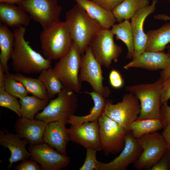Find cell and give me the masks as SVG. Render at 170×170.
Wrapping results in <instances>:
<instances>
[{
  "label": "cell",
  "instance_id": "obj_42",
  "mask_svg": "<svg viewBox=\"0 0 170 170\" xmlns=\"http://www.w3.org/2000/svg\"><path fill=\"white\" fill-rule=\"evenodd\" d=\"M168 53L170 55V48H168ZM170 77V64L165 69L163 70L160 73V78L163 81Z\"/></svg>",
  "mask_w": 170,
  "mask_h": 170
},
{
  "label": "cell",
  "instance_id": "obj_7",
  "mask_svg": "<svg viewBox=\"0 0 170 170\" xmlns=\"http://www.w3.org/2000/svg\"><path fill=\"white\" fill-rule=\"evenodd\" d=\"M136 139L142 149L139 158L133 164L137 170H149L169 149L162 134L156 132Z\"/></svg>",
  "mask_w": 170,
  "mask_h": 170
},
{
  "label": "cell",
  "instance_id": "obj_10",
  "mask_svg": "<svg viewBox=\"0 0 170 170\" xmlns=\"http://www.w3.org/2000/svg\"><path fill=\"white\" fill-rule=\"evenodd\" d=\"M98 122L102 151L105 155L108 156L122 151L128 131L104 114Z\"/></svg>",
  "mask_w": 170,
  "mask_h": 170
},
{
  "label": "cell",
  "instance_id": "obj_28",
  "mask_svg": "<svg viewBox=\"0 0 170 170\" xmlns=\"http://www.w3.org/2000/svg\"><path fill=\"white\" fill-rule=\"evenodd\" d=\"M49 100L42 99L35 96L26 95L20 99L21 117L34 119L39 111L42 110Z\"/></svg>",
  "mask_w": 170,
  "mask_h": 170
},
{
  "label": "cell",
  "instance_id": "obj_47",
  "mask_svg": "<svg viewBox=\"0 0 170 170\" xmlns=\"http://www.w3.org/2000/svg\"><path fill=\"white\" fill-rule=\"evenodd\" d=\"M169 2L170 6V0H167Z\"/></svg>",
  "mask_w": 170,
  "mask_h": 170
},
{
  "label": "cell",
  "instance_id": "obj_27",
  "mask_svg": "<svg viewBox=\"0 0 170 170\" xmlns=\"http://www.w3.org/2000/svg\"><path fill=\"white\" fill-rule=\"evenodd\" d=\"M149 0H124L112 11L116 21L129 20L140 9L149 5Z\"/></svg>",
  "mask_w": 170,
  "mask_h": 170
},
{
  "label": "cell",
  "instance_id": "obj_9",
  "mask_svg": "<svg viewBox=\"0 0 170 170\" xmlns=\"http://www.w3.org/2000/svg\"><path fill=\"white\" fill-rule=\"evenodd\" d=\"M111 29L102 28L91 41L88 47L96 60L102 66L110 67L112 61L116 62L122 51L116 44Z\"/></svg>",
  "mask_w": 170,
  "mask_h": 170
},
{
  "label": "cell",
  "instance_id": "obj_41",
  "mask_svg": "<svg viewBox=\"0 0 170 170\" xmlns=\"http://www.w3.org/2000/svg\"><path fill=\"white\" fill-rule=\"evenodd\" d=\"M162 135L166 142L169 149L170 150V120L164 127Z\"/></svg>",
  "mask_w": 170,
  "mask_h": 170
},
{
  "label": "cell",
  "instance_id": "obj_5",
  "mask_svg": "<svg viewBox=\"0 0 170 170\" xmlns=\"http://www.w3.org/2000/svg\"><path fill=\"white\" fill-rule=\"evenodd\" d=\"M75 93L64 87L57 97L50 100L45 107L37 114L34 119L48 123L60 121L67 122L74 115L78 107V98Z\"/></svg>",
  "mask_w": 170,
  "mask_h": 170
},
{
  "label": "cell",
  "instance_id": "obj_34",
  "mask_svg": "<svg viewBox=\"0 0 170 170\" xmlns=\"http://www.w3.org/2000/svg\"><path fill=\"white\" fill-rule=\"evenodd\" d=\"M86 158L84 162L79 170H99L100 162L96 159L97 150L86 149Z\"/></svg>",
  "mask_w": 170,
  "mask_h": 170
},
{
  "label": "cell",
  "instance_id": "obj_38",
  "mask_svg": "<svg viewBox=\"0 0 170 170\" xmlns=\"http://www.w3.org/2000/svg\"><path fill=\"white\" fill-rule=\"evenodd\" d=\"M105 9L112 12L124 0H92Z\"/></svg>",
  "mask_w": 170,
  "mask_h": 170
},
{
  "label": "cell",
  "instance_id": "obj_12",
  "mask_svg": "<svg viewBox=\"0 0 170 170\" xmlns=\"http://www.w3.org/2000/svg\"><path fill=\"white\" fill-rule=\"evenodd\" d=\"M82 55L79 81L88 82L94 91L105 99L109 98L111 91L107 87L103 85L102 66L95 58L88 47Z\"/></svg>",
  "mask_w": 170,
  "mask_h": 170
},
{
  "label": "cell",
  "instance_id": "obj_36",
  "mask_svg": "<svg viewBox=\"0 0 170 170\" xmlns=\"http://www.w3.org/2000/svg\"><path fill=\"white\" fill-rule=\"evenodd\" d=\"M110 85L113 88H119L123 87L124 81L120 73L116 70H112L109 75Z\"/></svg>",
  "mask_w": 170,
  "mask_h": 170
},
{
  "label": "cell",
  "instance_id": "obj_46",
  "mask_svg": "<svg viewBox=\"0 0 170 170\" xmlns=\"http://www.w3.org/2000/svg\"><path fill=\"white\" fill-rule=\"evenodd\" d=\"M169 44V45H168V46H167V47H166V48H167L168 49L170 48V43Z\"/></svg>",
  "mask_w": 170,
  "mask_h": 170
},
{
  "label": "cell",
  "instance_id": "obj_23",
  "mask_svg": "<svg viewBox=\"0 0 170 170\" xmlns=\"http://www.w3.org/2000/svg\"><path fill=\"white\" fill-rule=\"evenodd\" d=\"M89 95L94 103L89 114L84 116H77L74 115L67 121V123L71 125H78L86 122L97 121L104 114L106 99L95 92L86 91L83 93Z\"/></svg>",
  "mask_w": 170,
  "mask_h": 170
},
{
  "label": "cell",
  "instance_id": "obj_16",
  "mask_svg": "<svg viewBox=\"0 0 170 170\" xmlns=\"http://www.w3.org/2000/svg\"><path fill=\"white\" fill-rule=\"evenodd\" d=\"M158 0H152L150 5L146 6L138 10L130 19L134 43V53L132 59L145 51L147 35L144 30V25L146 17L156 9Z\"/></svg>",
  "mask_w": 170,
  "mask_h": 170
},
{
  "label": "cell",
  "instance_id": "obj_8",
  "mask_svg": "<svg viewBox=\"0 0 170 170\" xmlns=\"http://www.w3.org/2000/svg\"><path fill=\"white\" fill-rule=\"evenodd\" d=\"M140 106L138 99L131 93L124 94L122 101L116 104L106 99L104 114L115 121L127 131L140 113Z\"/></svg>",
  "mask_w": 170,
  "mask_h": 170
},
{
  "label": "cell",
  "instance_id": "obj_4",
  "mask_svg": "<svg viewBox=\"0 0 170 170\" xmlns=\"http://www.w3.org/2000/svg\"><path fill=\"white\" fill-rule=\"evenodd\" d=\"M163 81L159 78L155 82L128 86L126 90L134 95L139 101L140 110L138 119H160L162 103L161 93Z\"/></svg>",
  "mask_w": 170,
  "mask_h": 170
},
{
  "label": "cell",
  "instance_id": "obj_11",
  "mask_svg": "<svg viewBox=\"0 0 170 170\" xmlns=\"http://www.w3.org/2000/svg\"><path fill=\"white\" fill-rule=\"evenodd\" d=\"M58 0H24L16 4L25 10L43 29L59 21L62 8Z\"/></svg>",
  "mask_w": 170,
  "mask_h": 170
},
{
  "label": "cell",
  "instance_id": "obj_2",
  "mask_svg": "<svg viewBox=\"0 0 170 170\" xmlns=\"http://www.w3.org/2000/svg\"><path fill=\"white\" fill-rule=\"evenodd\" d=\"M65 18L72 41L82 55L93 38L102 28L77 3L66 12Z\"/></svg>",
  "mask_w": 170,
  "mask_h": 170
},
{
  "label": "cell",
  "instance_id": "obj_31",
  "mask_svg": "<svg viewBox=\"0 0 170 170\" xmlns=\"http://www.w3.org/2000/svg\"><path fill=\"white\" fill-rule=\"evenodd\" d=\"M38 78L45 87L49 100L59 94L64 88L51 68L43 70L40 73Z\"/></svg>",
  "mask_w": 170,
  "mask_h": 170
},
{
  "label": "cell",
  "instance_id": "obj_45",
  "mask_svg": "<svg viewBox=\"0 0 170 170\" xmlns=\"http://www.w3.org/2000/svg\"><path fill=\"white\" fill-rule=\"evenodd\" d=\"M24 0H0V3H5L12 4H17L19 2Z\"/></svg>",
  "mask_w": 170,
  "mask_h": 170
},
{
  "label": "cell",
  "instance_id": "obj_37",
  "mask_svg": "<svg viewBox=\"0 0 170 170\" xmlns=\"http://www.w3.org/2000/svg\"><path fill=\"white\" fill-rule=\"evenodd\" d=\"M16 170H41V166L33 160L25 159L15 167Z\"/></svg>",
  "mask_w": 170,
  "mask_h": 170
},
{
  "label": "cell",
  "instance_id": "obj_43",
  "mask_svg": "<svg viewBox=\"0 0 170 170\" xmlns=\"http://www.w3.org/2000/svg\"><path fill=\"white\" fill-rule=\"evenodd\" d=\"M154 18L157 20L170 21V16L166 14H158L154 16Z\"/></svg>",
  "mask_w": 170,
  "mask_h": 170
},
{
  "label": "cell",
  "instance_id": "obj_13",
  "mask_svg": "<svg viewBox=\"0 0 170 170\" xmlns=\"http://www.w3.org/2000/svg\"><path fill=\"white\" fill-rule=\"evenodd\" d=\"M28 149L32 159L39 164L43 170H60L68 165L70 158L54 150L47 144L30 145Z\"/></svg>",
  "mask_w": 170,
  "mask_h": 170
},
{
  "label": "cell",
  "instance_id": "obj_30",
  "mask_svg": "<svg viewBox=\"0 0 170 170\" xmlns=\"http://www.w3.org/2000/svg\"><path fill=\"white\" fill-rule=\"evenodd\" d=\"M14 76L16 80L23 85L28 93L41 99L49 100L46 89L38 78L26 76L18 73L14 74Z\"/></svg>",
  "mask_w": 170,
  "mask_h": 170
},
{
  "label": "cell",
  "instance_id": "obj_29",
  "mask_svg": "<svg viewBox=\"0 0 170 170\" xmlns=\"http://www.w3.org/2000/svg\"><path fill=\"white\" fill-rule=\"evenodd\" d=\"M163 128L159 119H137L131 124L129 129L136 139L143 135L157 132Z\"/></svg>",
  "mask_w": 170,
  "mask_h": 170
},
{
  "label": "cell",
  "instance_id": "obj_40",
  "mask_svg": "<svg viewBox=\"0 0 170 170\" xmlns=\"http://www.w3.org/2000/svg\"><path fill=\"white\" fill-rule=\"evenodd\" d=\"M170 99V77L164 81L161 93L162 104L167 102Z\"/></svg>",
  "mask_w": 170,
  "mask_h": 170
},
{
  "label": "cell",
  "instance_id": "obj_44",
  "mask_svg": "<svg viewBox=\"0 0 170 170\" xmlns=\"http://www.w3.org/2000/svg\"><path fill=\"white\" fill-rule=\"evenodd\" d=\"M5 81V73L0 65V87H4Z\"/></svg>",
  "mask_w": 170,
  "mask_h": 170
},
{
  "label": "cell",
  "instance_id": "obj_17",
  "mask_svg": "<svg viewBox=\"0 0 170 170\" xmlns=\"http://www.w3.org/2000/svg\"><path fill=\"white\" fill-rule=\"evenodd\" d=\"M48 123L41 120L20 117L16 121L14 128L21 139H25L30 145L43 143L46 127Z\"/></svg>",
  "mask_w": 170,
  "mask_h": 170
},
{
  "label": "cell",
  "instance_id": "obj_24",
  "mask_svg": "<svg viewBox=\"0 0 170 170\" xmlns=\"http://www.w3.org/2000/svg\"><path fill=\"white\" fill-rule=\"evenodd\" d=\"M145 51H163L170 43V23L165 24L159 28L147 31Z\"/></svg>",
  "mask_w": 170,
  "mask_h": 170
},
{
  "label": "cell",
  "instance_id": "obj_18",
  "mask_svg": "<svg viewBox=\"0 0 170 170\" xmlns=\"http://www.w3.org/2000/svg\"><path fill=\"white\" fill-rule=\"evenodd\" d=\"M29 144L25 139H21L17 133H10L3 129L0 131V145L3 147L9 150L10 156L8 159L9 164L7 169L12 166L13 163L31 157V154L26 146Z\"/></svg>",
  "mask_w": 170,
  "mask_h": 170
},
{
  "label": "cell",
  "instance_id": "obj_3",
  "mask_svg": "<svg viewBox=\"0 0 170 170\" xmlns=\"http://www.w3.org/2000/svg\"><path fill=\"white\" fill-rule=\"evenodd\" d=\"M43 55L50 60L60 59L69 52L73 41L65 21H59L43 29L40 37Z\"/></svg>",
  "mask_w": 170,
  "mask_h": 170
},
{
  "label": "cell",
  "instance_id": "obj_33",
  "mask_svg": "<svg viewBox=\"0 0 170 170\" xmlns=\"http://www.w3.org/2000/svg\"><path fill=\"white\" fill-rule=\"evenodd\" d=\"M17 99L7 92L4 87H0V106L13 111L20 117L21 105Z\"/></svg>",
  "mask_w": 170,
  "mask_h": 170
},
{
  "label": "cell",
  "instance_id": "obj_14",
  "mask_svg": "<svg viewBox=\"0 0 170 170\" xmlns=\"http://www.w3.org/2000/svg\"><path fill=\"white\" fill-rule=\"evenodd\" d=\"M67 129L70 141L86 149L102 151L98 121L86 122L78 125H71Z\"/></svg>",
  "mask_w": 170,
  "mask_h": 170
},
{
  "label": "cell",
  "instance_id": "obj_1",
  "mask_svg": "<svg viewBox=\"0 0 170 170\" xmlns=\"http://www.w3.org/2000/svg\"><path fill=\"white\" fill-rule=\"evenodd\" d=\"M26 27L14 29L15 42L11 56L12 66L16 73L23 74L40 73L51 68L52 61L34 50L25 40Z\"/></svg>",
  "mask_w": 170,
  "mask_h": 170
},
{
  "label": "cell",
  "instance_id": "obj_6",
  "mask_svg": "<svg viewBox=\"0 0 170 170\" xmlns=\"http://www.w3.org/2000/svg\"><path fill=\"white\" fill-rule=\"evenodd\" d=\"M82 55L73 42L68 53L60 59L53 70L64 87L75 93H79L82 84L79 79Z\"/></svg>",
  "mask_w": 170,
  "mask_h": 170
},
{
  "label": "cell",
  "instance_id": "obj_19",
  "mask_svg": "<svg viewBox=\"0 0 170 170\" xmlns=\"http://www.w3.org/2000/svg\"><path fill=\"white\" fill-rule=\"evenodd\" d=\"M170 64V55L163 51H145L123 68L128 69L132 67L142 68L150 71L164 70Z\"/></svg>",
  "mask_w": 170,
  "mask_h": 170
},
{
  "label": "cell",
  "instance_id": "obj_39",
  "mask_svg": "<svg viewBox=\"0 0 170 170\" xmlns=\"http://www.w3.org/2000/svg\"><path fill=\"white\" fill-rule=\"evenodd\" d=\"M160 120L163 127L170 120V106H168L167 102L162 104L160 110Z\"/></svg>",
  "mask_w": 170,
  "mask_h": 170
},
{
  "label": "cell",
  "instance_id": "obj_22",
  "mask_svg": "<svg viewBox=\"0 0 170 170\" xmlns=\"http://www.w3.org/2000/svg\"><path fill=\"white\" fill-rule=\"evenodd\" d=\"M75 0L102 28L110 29L116 21L112 12L105 9L93 0Z\"/></svg>",
  "mask_w": 170,
  "mask_h": 170
},
{
  "label": "cell",
  "instance_id": "obj_25",
  "mask_svg": "<svg viewBox=\"0 0 170 170\" xmlns=\"http://www.w3.org/2000/svg\"><path fill=\"white\" fill-rule=\"evenodd\" d=\"M15 36L14 32L8 26L3 24H0V65L4 73L9 72L8 60L11 59L14 47Z\"/></svg>",
  "mask_w": 170,
  "mask_h": 170
},
{
  "label": "cell",
  "instance_id": "obj_26",
  "mask_svg": "<svg viewBox=\"0 0 170 170\" xmlns=\"http://www.w3.org/2000/svg\"><path fill=\"white\" fill-rule=\"evenodd\" d=\"M116 40H121L126 45L128 50L126 57L133 59L134 53V43L131 26L129 20L114 24L111 29Z\"/></svg>",
  "mask_w": 170,
  "mask_h": 170
},
{
  "label": "cell",
  "instance_id": "obj_32",
  "mask_svg": "<svg viewBox=\"0 0 170 170\" xmlns=\"http://www.w3.org/2000/svg\"><path fill=\"white\" fill-rule=\"evenodd\" d=\"M4 88L9 94L20 99L27 95L28 93L23 85L15 79L14 74L9 72L5 73Z\"/></svg>",
  "mask_w": 170,
  "mask_h": 170
},
{
  "label": "cell",
  "instance_id": "obj_21",
  "mask_svg": "<svg viewBox=\"0 0 170 170\" xmlns=\"http://www.w3.org/2000/svg\"><path fill=\"white\" fill-rule=\"evenodd\" d=\"M31 18L25 10L15 4L0 3V20L13 28L28 26Z\"/></svg>",
  "mask_w": 170,
  "mask_h": 170
},
{
  "label": "cell",
  "instance_id": "obj_20",
  "mask_svg": "<svg viewBox=\"0 0 170 170\" xmlns=\"http://www.w3.org/2000/svg\"><path fill=\"white\" fill-rule=\"evenodd\" d=\"M66 121H57L48 123L43 137L44 142L63 155L67 156L66 148L70 141Z\"/></svg>",
  "mask_w": 170,
  "mask_h": 170
},
{
  "label": "cell",
  "instance_id": "obj_15",
  "mask_svg": "<svg viewBox=\"0 0 170 170\" xmlns=\"http://www.w3.org/2000/svg\"><path fill=\"white\" fill-rule=\"evenodd\" d=\"M142 149L130 131L127 133L125 144L119 155L108 163L100 162L99 170H125L137 160Z\"/></svg>",
  "mask_w": 170,
  "mask_h": 170
},
{
  "label": "cell",
  "instance_id": "obj_35",
  "mask_svg": "<svg viewBox=\"0 0 170 170\" xmlns=\"http://www.w3.org/2000/svg\"><path fill=\"white\" fill-rule=\"evenodd\" d=\"M170 166V150L168 149L160 159L149 170H168Z\"/></svg>",
  "mask_w": 170,
  "mask_h": 170
}]
</instances>
